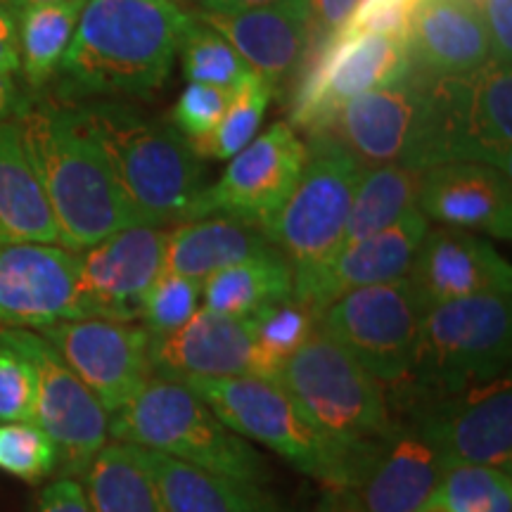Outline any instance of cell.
<instances>
[{
  "instance_id": "cell-32",
  "label": "cell",
  "mask_w": 512,
  "mask_h": 512,
  "mask_svg": "<svg viewBox=\"0 0 512 512\" xmlns=\"http://www.w3.org/2000/svg\"><path fill=\"white\" fill-rule=\"evenodd\" d=\"M81 477L91 512H162L155 484L133 446L107 441Z\"/></svg>"
},
{
  "instance_id": "cell-44",
  "label": "cell",
  "mask_w": 512,
  "mask_h": 512,
  "mask_svg": "<svg viewBox=\"0 0 512 512\" xmlns=\"http://www.w3.org/2000/svg\"><path fill=\"white\" fill-rule=\"evenodd\" d=\"M19 72V38L17 17L8 3L0 0V74L15 76Z\"/></svg>"
},
{
  "instance_id": "cell-21",
  "label": "cell",
  "mask_w": 512,
  "mask_h": 512,
  "mask_svg": "<svg viewBox=\"0 0 512 512\" xmlns=\"http://www.w3.org/2000/svg\"><path fill=\"white\" fill-rule=\"evenodd\" d=\"M150 361L155 375L178 382L256 375L247 320L223 316L204 306L181 328L152 337Z\"/></svg>"
},
{
  "instance_id": "cell-6",
  "label": "cell",
  "mask_w": 512,
  "mask_h": 512,
  "mask_svg": "<svg viewBox=\"0 0 512 512\" xmlns=\"http://www.w3.org/2000/svg\"><path fill=\"white\" fill-rule=\"evenodd\" d=\"M422 76V74H420ZM425 81L413 166L479 162L512 174V69L489 60L475 72Z\"/></svg>"
},
{
  "instance_id": "cell-30",
  "label": "cell",
  "mask_w": 512,
  "mask_h": 512,
  "mask_svg": "<svg viewBox=\"0 0 512 512\" xmlns=\"http://www.w3.org/2000/svg\"><path fill=\"white\" fill-rule=\"evenodd\" d=\"M86 0H57L15 12L19 38V72L29 86L41 88L55 79L79 27Z\"/></svg>"
},
{
  "instance_id": "cell-42",
  "label": "cell",
  "mask_w": 512,
  "mask_h": 512,
  "mask_svg": "<svg viewBox=\"0 0 512 512\" xmlns=\"http://www.w3.org/2000/svg\"><path fill=\"white\" fill-rule=\"evenodd\" d=\"M491 43V60L512 62V0H470Z\"/></svg>"
},
{
  "instance_id": "cell-11",
  "label": "cell",
  "mask_w": 512,
  "mask_h": 512,
  "mask_svg": "<svg viewBox=\"0 0 512 512\" xmlns=\"http://www.w3.org/2000/svg\"><path fill=\"white\" fill-rule=\"evenodd\" d=\"M425 306L408 278L358 287L318 316V330L337 342L387 389H399L413 370Z\"/></svg>"
},
{
  "instance_id": "cell-3",
  "label": "cell",
  "mask_w": 512,
  "mask_h": 512,
  "mask_svg": "<svg viewBox=\"0 0 512 512\" xmlns=\"http://www.w3.org/2000/svg\"><path fill=\"white\" fill-rule=\"evenodd\" d=\"M15 121L60 247L83 252L117 230L140 226L98 145L67 107L24 100Z\"/></svg>"
},
{
  "instance_id": "cell-18",
  "label": "cell",
  "mask_w": 512,
  "mask_h": 512,
  "mask_svg": "<svg viewBox=\"0 0 512 512\" xmlns=\"http://www.w3.org/2000/svg\"><path fill=\"white\" fill-rule=\"evenodd\" d=\"M76 252L43 242L0 245V330L79 320Z\"/></svg>"
},
{
  "instance_id": "cell-9",
  "label": "cell",
  "mask_w": 512,
  "mask_h": 512,
  "mask_svg": "<svg viewBox=\"0 0 512 512\" xmlns=\"http://www.w3.org/2000/svg\"><path fill=\"white\" fill-rule=\"evenodd\" d=\"M510 351V294H477L427 306L420 318L411 377L401 389L448 392L496 380L508 373Z\"/></svg>"
},
{
  "instance_id": "cell-28",
  "label": "cell",
  "mask_w": 512,
  "mask_h": 512,
  "mask_svg": "<svg viewBox=\"0 0 512 512\" xmlns=\"http://www.w3.org/2000/svg\"><path fill=\"white\" fill-rule=\"evenodd\" d=\"M60 245L41 183L31 169L15 119L0 121V245Z\"/></svg>"
},
{
  "instance_id": "cell-46",
  "label": "cell",
  "mask_w": 512,
  "mask_h": 512,
  "mask_svg": "<svg viewBox=\"0 0 512 512\" xmlns=\"http://www.w3.org/2000/svg\"><path fill=\"white\" fill-rule=\"evenodd\" d=\"M275 3H283V0H202V10L228 15V12H245V10H254V8H266V5H275Z\"/></svg>"
},
{
  "instance_id": "cell-2",
  "label": "cell",
  "mask_w": 512,
  "mask_h": 512,
  "mask_svg": "<svg viewBox=\"0 0 512 512\" xmlns=\"http://www.w3.org/2000/svg\"><path fill=\"white\" fill-rule=\"evenodd\" d=\"M67 110L98 145L140 226L164 228L190 219L209 185L207 169L174 124L114 100Z\"/></svg>"
},
{
  "instance_id": "cell-5",
  "label": "cell",
  "mask_w": 512,
  "mask_h": 512,
  "mask_svg": "<svg viewBox=\"0 0 512 512\" xmlns=\"http://www.w3.org/2000/svg\"><path fill=\"white\" fill-rule=\"evenodd\" d=\"M275 382L283 384L320 437L368 467L396 430L389 389L320 330Z\"/></svg>"
},
{
  "instance_id": "cell-19",
  "label": "cell",
  "mask_w": 512,
  "mask_h": 512,
  "mask_svg": "<svg viewBox=\"0 0 512 512\" xmlns=\"http://www.w3.org/2000/svg\"><path fill=\"white\" fill-rule=\"evenodd\" d=\"M422 306L477 297L510 294L512 268L484 235L470 230L430 226L408 271Z\"/></svg>"
},
{
  "instance_id": "cell-37",
  "label": "cell",
  "mask_w": 512,
  "mask_h": 512,
  "mask_svg": "<svg viewBox=\"0 0 512 512\" xmlns=\"http://www.w3.org/2000/svg\"><path fill=\"white\" fill-rule=\"evenodd\" d=\"M202 306V280L162 271L140 309V325L152 337L169 335Z\"/></svg>"
},
{
  "instance_id": "cell-1",
  "label": "cell",
  "mask_w": 512,
  "mask_h": 512,
  "mask_svg": "<svg viewBox=\"0 0 512 512\" xmlns=\"http://www.w3.org/2000/svg\"><path fill=\"white\" fill-rule=\"evenodd\" d=\"M188 17L169 0H86L57 91L69 100L150 98L174 69Z\"/></svg>"
},
{
  "instance_id": "cell-15",
  "label": "cell",
  "mask_w": 512,
  "mask_h": 512,
  "mask_svg": "<svg viewBox=\"0 0 512 512\" xmlns=\"http://www.w3.org/2000/svg\"><path fill=\"white\" fill-rule=\"evenodd\" d=\"M36 332L60 354L110 415L155 377L150 361L152 335L140 323L79 318L62 320Z\"/></svg>"
},
{
  "instance_id": "cell-17",
  "label": "cell",
  "mask_w": 512,
  "mask_h": 512,
  "mask_svg": "<svg viewBox=\"0 0 512 512\" xmlns=\"http://www.w3.org/2000/svg\"><path fill=\"white\" fill-rule=\"evenodd\" d=\"M422 107L425 81L413 69L406 79L349 100L320 138L344 147L363 169L382 164L413 166Z\"/></svg>"
},
{
  "instance_id": "cell-26",
  "label": "cell",
  "mask_w": 512,
  "mask_h": 512,
  "mask_svg": "<svg viewBox=\"0 0 512 512\" xmlns=\"http://www.w3.org/2000/svg\"><path fill=\"white\" fill-rule=\"evenodd\" d=\"M133 453L155 484L162 512H280L261 486L211 475L150 448L133 446Z\"/></svg>"
},
{
  "instance_id": "cell-13",
  "label": "cell",
  "mask_w": 512,
  "mask_h": 512,
  "mask_svg": "<svg viewBox=\"0 0 512 512\" xmlns=\"http://www.w3.org/2000/svg\"><path fill=\"white\" fill-rule=\"evenodd\" d=\"M411 72L413 62L403 34L339 38L304 67V81L294 95L287 124L311 138L325 136L349 100L406 79Z\"/></svg>"
},
{
  "instance_id": "cell-40",
  "label": "cell",
  "mask_w": 512,
  "mask_h": 512,
  "mask_svg": "<svg viewBox=\"0 0 512 512\" xmlns=\"http://www.w3.org/2000/svg\"><path fill=\"white\" fill-rule=\"evenodd\" d=\"M230 93L233 91H226V88L188 83V88L178 95L174 110H171V124L188 140L207 136L226 112Z\"/></svg>"
},
{
  "instance_id": "cell-31",
  "label": "cell",
  "mask_w": 512,
  "mask_h": 512,
  "mask_svg": "<svg viewBox=\"0 0 512 512\" xmlns=\"http://www.w3.org/2000/svg\"><path fill=\"white\" fill-rule=\"evenodd\" d=\"M422 169L408 164H382L363 169L351 200L344 247L380 233L418 207Z\"/></svg>"
},
{
  "instance_id": "cell-38",
  "label": "cell",
  "mask_w": 512,
  "mask_h": 512,
  "mask_svg": "<svg viewBox=\"0 0 512 512\" xmlns=\"http://www.w3.org/2000/svg\"><path fill=\"white\" fill-rule=\"evenodd\" d=\"M57 470V451L34 422H0V472L36 484Z\"/></svg>"
},
{
  "instance_id": "cell-22",
  "label": "cell",
  "mask_w": 512,
  "mask_h": 512,
  "mask_svg": "<svg viewBox=\"0 0 512 512\" xmlns=\"http://www.w3.org/2000/svg\"><path fill=\"white\" fill-rule=\"evenodd\" d=\"M219 31L245 64L275 88L299 62L309 43V0H283L245 12H192Z\"/></svg>"
},
{
  "instance_id": "cell-48",
  "label": "cell",
  "mask_w": 512,
  "mask_h": 512,
  "mask_svg": "<svg viewBox=\"0 0 512 512\" xmlns=\"http://www.w3.org/2000/svg\"><path fill=\"white\" fill-rule=\"evenodd\" d=\"M46 3H57V0H8L12 12L31 8V5H46Z\"/></svg>"
},
{
  "instance_id": "cell-35",
  "label": "cell",
  "mask_w": 512,
  "mask_h": 512,
  "mask_svg": "<svg viewBox=\"0 0 512 512\" xmlns=\"http://www.w3.org/2000/svg\"><path fill=\"white\" fill-rule=\"evenodd\" d=\"M178 53H181L183 74L190 83L233 91L252 72L238 50L195 15H190L185 22Z\"/></svg>"
},
{
  "instance_id": "cell-39",
  "label": "cell",
  "mask_w": 512,
  "mask_h": 512,
  "mask_svg": "<svg viewBox=\"0 0 512 512\" xmlns=\"http://www.w3.org/2000/svg\"><path fill=\"white\" fill-rule=\"evenodd\" d=\"M34 399V368L27 358L0 342V422H31Z\"/></svg>"
},
{
  "instance_id": "cell-41",
  "label": "cell",
  "mask_w": 512,
  "mask_h": 512,
  "mask_svg": "<svg viewBox=\"0 0 512 512\" xmlns=\"http://www.w3.org/2000/svg\"><path fill=\"white\" fill-rule=\"evenodd\" d=\"M361 0H309V43L304 62L309 64L347 27ZM304 64V67H306Z\"/></svg>"
},
{
  "instance_id": "cell-16",
  "label": "cell",
  "mask_w": 512,
  "mask_h": 512,
  "mask_svg": "<svg viewBox=\"0 0 512 512\" xmlns=\"http://www.w3.org/2000/svg\"><path fill=\"white\" fill-rule=\"evenodd\" d=\"M166 235V228L131 226L76 252L81 316L140 323L145 294L164 268Z\"/></svg>"
},
{
  "instance_id": "cell-36",
  "label": "cell",
  "mask_w": 512,
  "mask_h": 512,
  "mask_svg": "<svg viewBox=\"0 0 512 512\" xmlns=\"http://www.w3.org/2000/svg\"><path fill=\"white\" fill-rule=\"evenodd\" d=\"M451 512H512V472L448 463L434 491Z\"/></svg>"
},
{
  "instance_id": "cell-33",
  "label": "cell",
  "mask_w": 512,
  "mask_h": 512,
  "mask_svg": "<svg viewBox=\"0 0 512 512\" xmlns=\"http://www.w3.org/2000/svg\"><path fill=\"white\" fill-rule=\"evenodd\" d=\"M245 320L252 337L256 375L266 380H278L285 363L318 330V313L294 297L264 306Z\"/></svg>"
},
{
  "instance_id": "cell-25",
  "label": "cell",
  "mask_w": 512,
  "mask_h": 512,
  "mask_svg": "<svg viewBox=\"0 0 512 512\" xmlns=\"http://www.w3.org/2000/svg\"><path fill=\"white\" fill-rule=\"evenodd\" d=\"M441 458L408 425H396L368 475L347 491L351 512H418L437 491Z\"/></svg>"
},
{
  "instance_id": "cell-14",
  "label": "cell",
  "mask_w": 512,
  "mask_h": 512,
  "mask_svg": "<svg viewBox=\"0 0 512 512\" xmlns=\"http://www.w3.org/2000/svg\"><path fill=\"white\" fill-rule=\"evenodd\" d=\"M306 162L309 145L287 121H278L230 157L219 181L197 197L188 221L226 214L261 228L297 188Z\"/></svg>"
},
{
  "instance_id": "cell-29",
  "label": "cell",
  "mask_w": 512,
  "mask_h": 512,
  "mask_svg": "<svg viewBox=\"0 0 512 512\" xmlns=\"http://www.w3.org/2000/svg\"><path fill=\"white\" fill-rule=\"evenodd\" d=\"M290 297H294L292 266L275 247L219 268L202 280L204 309L233 318H247Z\"/></svg>"
},
{
  "instance_id": "cell-50",
  "label": "cell",
  "mask_w": 512,
  "mask_h": 512,
  "mask_svg": "<svg viewBox=\"0 0 512 512\" xmlns=\"http://www.w3.org/2000/svg\"><path fill=\"white\" fill-rule=\"evenodd\" d=\"M169 3H174L176 8L188 12V15H192V12H197V10H202V0H169Z\"/></svg>"
},
{
  "instance_id": "cell-8",
  "label": "cell",
  "mask_w": 512,
  "mask_h": 512,
  "mask_svg": "<svg viewBox=\"0 0 512 512\" xmlns=\"http://www.w3.org/2000/svg\"><path fill=\"white\" fill-rule=\"evenodd\" d=\"M363 166L330 138H313L309 162L297 188L261 230L271 245L290 261L294 299L311 285L344 247L347 219Z\"/></svg>"
},
{
  "instance_id": "cell-4",
  "label": "cell",
  "mask_w": 512,
  "mask_h": 512,
  "mask_svg": "<svg viewBox=\"0 0 512 512\" xmlns=\"http://www.w3.org/2000/svg\"><path fill=\"white\" fill-rule=\"evenodd\" d=\"M110 439L200 467L211 475L264 486L271 470L256 448L223 425L185 382L155 375L110 415Z\"/></svg>"
},
{
  "instance_id": "cell-43",
  "label": "cell",
  "mask_w": 512,
  "mask_h": 512,
  "mask_svg": "<svg viewBox=\"0 0 512 512\" xmlns=\"http://www.w3.org/2000/svg\"><path fill=\"white\" fill-rule=\"evenodd\" d=\"M36 512H91V505L79 479L57 477L43 489Z\"/></svg>"
},
{
  "instance_id": "cell-12",
  "label": "cell",
  "mask_w": 512,
  "mask_h": 512,
  "mask_svg": "<svg viewBox=\"0 0 512 512\" xmlns=\"http://www.w3.org/2000/svg\"><path fill=\"white\" fill-rule=\"evenodd\" d=\"M0 342L34 368L36 399L31 422L53 441L62 477H81L110 441V413L60 354L36 330H0Z\"/></svg>"
},
{
  "instance_id": "cell-23",
  "label": "cell",
  "mask_w": 512,
  "mask_h": 512,
  "mask_svg": "<svg viewBox=\"0 0 512 512\" xmlns=\"http://www.w3.org/2000/svg\"><path fill=\"white\" fill-rule=\"evenodd\" d=\"M427 228L430 221L415 207L380 233L342 247L299 302L320 316L337 297L351 290L406 278Z\"/></svg>"
},
{
  "instance_id": "cell-34",
  "label": "cell",
  "mask_w": 512,
  "mask_h": 512,
  "mask_svg": "<svg viewBox=\"0 0 512 512\" xmlns=\"http://www.w3.org/2000/svg\"><path fill=\"white\" fill-rule=\"evenodd\" d=\"M275 88L259 74L249 72L230 93V102L207 136L188 140L192 152L200 159H230L249 145L266 117Z\"/></svg>"
},
{
  "instance_id": "cell-27",
  "label": "cell",
  "mask_w": 512,
  "mask_h": 512,
  "mask_svg": "<svg viewBox=\"0 0 512 512\" xmlns=\"http://www.w3.org/2000/svg\"><path fill=\"white\" fill-rule=\"evenodd\" d=\"M268 249H273L271 240L254 223L226 214L204 216L183 221L169 230L162 271L204 280L219 268L264 254Z\"/></svg>"
},
{
  "instance_id": "cell-24",
  "label": "cell",
  "mask_w": 512,
  "mask_h": 512,
  "mask_svg": "<svg viewBox=\"0 0 512 512\" xmlns=\"http://www.w3.org/2000/svg\"><path fill=\"white\" fill-rule=\"evenodd\" d=\"M413 69L422 76H460L491 60V43L470 0H415L406 22Z\"/></svg>"
},
{
  "instance_id": "cell-49",
  "label": "cell",
  "mask_w": 512,
  "mask_h": 512,
  "mask_svg": "<svg viewBox=\"0 0 512 512\" xmlns=\"http://www.w3.org/2000/svg\"><path fill=\"white\" fill-rule=\"evenodd\" d=\"M418 512H451V510H448L446 505L441 503V498H439L437 494H432L430 501H427L425 505H422V508H420Z\"/></svg>"
},
{
  "instance_id": "cell-10",
  "label": "cell",
  "mask_w": 512,
  "mask_h": 512,
  "mask_svg": "<svg viewBox=\"0 0 512 512\" xmlns=\"http://www.w3.org/2000/svg\"><path fill=\"white\" fill-rule=\"evenodd\" d=\"M411 399L408 427L434 448L441 463L489 465L512 472V382L496 380L460 389H401Z\"/></svg>"
},
{
  "instance_id": "cell-20",
  "label": "cell",
  "mask_w": 512,
  "mask_h": 512,
  "mask_svg": "<svg viewBox=\"0 0 512 512\" xmlns=\"http://www.w3.org/2000/svg\"><path fill=\"white\" fill-rule=\"evenodd\" d=\"M418 209L437 226L512 238L510 176L479 162H446L422 169Z\"/></svg>"
},
{
  "instance_id": "cell-47",
  "label": "cell",
  "mask_w": 512,
  "mask_h": 512,
  "mask_svg": "<svg viewBox=\"0 0 512 512\" xmlns=\"http://www.w3.org/2000/svg\"><path fill=\"white\" fill-rule=\"evenodd\" d=\"M313 512H351L347 491L328 489V494L320 498V503L316 505V510H313Z\"/></svg>"
},
{
  "instance_id": "cell-7",
  "label": "cell",
  "mask_w": 512,
  "mask_h": 512,
  "mask_svg": "<svg viewBox=\"0 0 512 512\" xmlns=\"http://www.w3.org/2000/svg\"><path fill=\"white\" fill-rule=\"evenodd\" d=\"M223 425L242 439L271 448L325 489L351 491L370 467L320 437L283 384L259 375L185 382Z\"/></svg>"
},
{
  "instance_id": "cell-45",
  "label": "cell",
  "mask_w": 512,
  "mask_h": 512,
  "mask_svg": "<svg viewBox=\"0 0 512 512\" xmlns=\"http://www.w3.org/2000/svg\"><path fill=\"white\" fill-rule=\"evenodd\" d=\"M24 95L19 93V88L12 81V76H3L0 74V121L15 119L17 112L22 110L24 105Z\"/></svg>"
}]
</instances>
